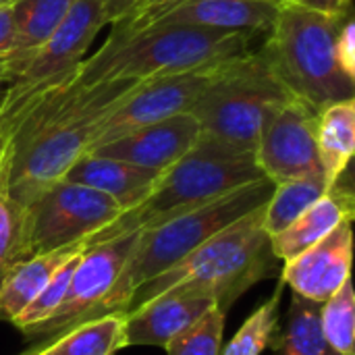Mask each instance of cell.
Instances as JSON below:
<instances>
[{"instance_id":"26","label":"cell","mask_w":355,"mask_h":355,"mask_svg":"<svg viewBox=\"0 0 355 355\" xmlns=\"http://www.w3.org/2000/svg\"><path fill=\"white\" fill-rule=\"evenodd\" d=\"M27 258V210L0 185V268L10 270Z\"/></svg>"},{"instance_id":"15","label":"cell","mask_w":355,"mask_h":355,"mask_svg":"<svg viewBox=\"0 0 355 355\" xmlns=\"http://www.w3.org/2000/svg\"><path fill=\"white\" fill-rule=\"evenodd\" d=\"M218 308L208 295L196 291H164L150 302L125 312V347L166 343L198 322L206 312Z\"/></svg>"},{"instance_id":"10","label":"cell","mask_w":355,"mask_h":355,"mask_svg":"<svg viewBox=\"0 0 355 355\" xmlns=\"http://www.w3.org/2000/svg\"><path fill=\"white\" fill-rule=\"evenodd\" d=\"M216 67L218 62L171 77L139 81L100 125L89 150L108 144L139 127L164 121L181 112H189L202 96V92L206 89V85L210 83Z\"/></svg>"},{"instance_id":"12","label":"cell","mask_w":355,"mask_h":355,"mask_svg":"<svg viewBox=\"0 0 355 355\" xmlns=\"http://www.w3.org/2000/svg\"><path fill=\"white\" fill-rule=\"evenodd\" d=\"M279 6V0H179L168 8L160 10L144 25L131 29L187 25L256 37L268 35L277 19Z\"/></svg>"},{"instance_id":"33","label":"cell","mask_w":355,"mask_h":355,"mask_svg":"<svg viewBox=\"0 0 355 355\" xmlns=\"http://www.w3.org/2000/svg\"><path fill=\"white\" fill-rule=\"evenodd\" d=\"M144 0H100L106 21L108 23H116L121 19H127L129 15H133Z\"/></svg>"},{"instance_id":"9","label":"cell","mask_w":355,"mask_h":355,"mask_svg":"<svg viewBox=\"0 0 355 355\" xmlns=\"http://www.w3.org/2000/svg\"><path fill=\"white\" fill-rule=\"evenodd\" d=\"M316 119L318 110L295 96L266 114L256 146V162L275 185L324 177L316 150Z\"/></svg>"},{"instance_id":"29","label":"cell","mask_w":355,"mask_h":355,"mask_svg":"<svg viewBox=\"0 0 355 355\" xmlns=\"http://www.w3.org/2000/svg\"><path fill=\"white\" fill-rule=\"evenodd\" d=\"M337 56L343 71L349 77H355V25L349 17L343 19L337 33Z\"/></svg>"},{"instance_id":"31","label":"cell","mask_w":355,"mask_h":355,"mask_svg":"<svg viewBox=\"0 0 355 355\" xmlns=\"http://www.w3.org/2000/svg\"><path fill=\"white\" fill-rule=\"evenodd\" d=\"M175 2H179V0H144L141 6L133 15H129L127 19H121V21L125 25H129V27H139V25H144L146 21H150L152 17H156L160 10L168 8Z\"/></svg>"},{"instance_id":"6","label":"cell","mask_w":355,"mask_h":355,"mask_svg":"<svg viewBox=\"0 0 355 355\" xmlns=\"http://www.w3.org/2000/svg\"><path fill=\"white\" fill-rule=\"evenodd\" d=\"M293 98L264 48L218 62L210 83L191 106L202 133L256 154L266 114Z\"/></svg>"},{"instance_id":"14","label":"cell","mask_w":355,"mask_h":355,"mask_svg":"<svg viewBox=\"0 0 355 355\" xmlns=\"http://www.w3.org/2000/svg\"><path fill=\"white\" fill-rule=\"evenodd\" d=\"M354 220L341 223L324 239L291 258L283 266V283L293 293L324 304L335 295L347 279H352V254H354Z\"/></svg>"},{"instance_id":"3","label":"cell","mask_w":355,"mask_h":355,"mask_svg":"<svg viewBox=\"0 0 355 355\" xmlns=\"http://www.w3.org/2000/svg\"><path fill=\"white\" fill-rule=\"evenodd\" d=\"M264 206L225 227L179 264L135 289L125 312L164 291H196L212 297L218 310L227 312L239 295L272 277L277 268L270 237L262 227Z\"/></svg>"},{"instance_id":"34","label":"cell","mask_w":355,"mask_h":355,"mask_svg":"<svg viewBox=\"0 0 355 355\" xmlns=\"http://www.w3.org/2000/svg\"><path fill=\"white\" fill-rule=\"evenodd\" d=\"M6 272H8V270L0 268V287H2V283H4V277H6Z\"/></svg>"},{"instance_id":"35","label":"cell","mask_w":355,"mask_h":355,"mask_svg":"<svg viewBox=\"0 0 355 355\" xmlns=\"http://www.w3.org/2000/svg\"><path fill=\"white\" fill-rule=\"evenodd\" d=\"M17 0H0V6H10V4H15Z\"/></svg>"},{"instance_id":"22","label":"cell","mask_w":355,"mask_h":355,"mask_svg":"<svg viewBox=\"0 0 355 355\" xmlns=\"http://www.w3.org/2000/svg\"><path fill=\"white\" fill-rule=\"evenodd\" d=\"M272 349L277 355H339L320 331V304L297 293L291 297L287 324L279 331Z\"/></svg>"},{"instance_id":"16","label":"cell","mask_w":355,"mask_h":355,"mask_svg":"<svg viewBox=\"0 0 355 355\" xmlns=\"http://www.w3.org/2000/svg\"><path fill=\"white\" fill-rule=\"evenodd\" d=\"M160 175L162 173L141 168L116 158L85 152L73 162L62 179L106 193L123 208V212H127L150 196Z\"/></svg>"},{"instance_id":"36","label":"cell","mask_w":355,"mask_h":355,"mask_svg":"<svg viewBox=\"0 0 355 355\" xmlns=\"http://www.w3.org/2000/svg\"><path fill=\"white\" fill-rule=\"evenodd\" d=\"M0 177H2V150H0Z\"/></svg>"},{"instance_id":"28","label":"cell","mask_w":355,"mask_h":355,"mask_svg":"<svg viewBox=\"0 0 355 355\" xmlns=\"http://www.w3.org/2000/svg\"><path fill=\"white\" fill-rule=\"evenodd\" d=\"M79 256L81 254H77V256H73L71 260H67L56 272H54V277L48 281V285L35 295V300L10 322L15 329H19L21 333H27L29 329H33L35 324H40V322H44L56 308H58V304L62 302V297H64V291H67V287H69V281H71V277H73V272H75V266H77V262H79Z\"/></svg>"},{"instance_id":"13","label":"cell","mask_w":355,"mask_h":355,"mask_svg":"<svg viewBox=\"0 0 355 355\" xmlns=\"http://www.w3.org/2000/svg\"><path fill=\"white\" fill-rule=\"evenodd\" d=\"M200 133L202 129L196 116L191 112H181L164 121L129 131L89 152L156 173H164L193 148Z\"/></svg>"},{"instance_id":"23","label":"cell","mask_w":355,"mask_h":355,"mask_svg":"<svg viewBox=\"0 0 355 355\" xmlns=\"http://www.w3.org/2000/svg\"><path fill=\"white\" fill-rule=\"evenodd\" d=\"M331 187L324 181V177H306V179H293L275 185V191L264 206V220H262V227L268 233V237L285 231L300 214H304Z\"/></svg>"},{"instance_id":"1","label":"cell","mask_w":355,"mask_h":355,"mask_svg":"<svg viewBox=\"0 0 355 355\" xmlns=\"http://www.w3.org/2000/svg\"><path fill=\"white\" fill-rule=\"evenodd\" d=\"M250 35L200 29L187 25L131 29L112 23V33L100 50L85 58L75 83H139L216 64L250 50Z\"/></svg>"},{"instance_id":"25","label":"cell","mask_w":355,"mask_h":355,"mask_svg":"<svg viewBox=\"0 0 355 355\" xmlns=\"http://www.w3.org/2000/svg\"><path fill=\"white\" fill-rule=\"evenodd\" d=\"M320 331L339 355H355V295L352 279L320 304Z\"/></svg>"},{"instance_id":"32","label":"cell","mask_w":355,"mask_h":355,"mask_svg":"<svg viewBox=\"0 0 355 355\" xmlns=\"http://www.w3.org/2000/svg\"><path fill=\"white\" fill-rule=\"evenodd\" d=\"M15 42V21H12V4L0 6V64L6 60Z\"/></svg>"},{"instance_id":"24","label":"cell","mask_w":355,"mask_h":355,"mask_svg":"<svg viewBox=\"0 0 355 355\" xmlns=\"http://www.w3.org/2000/svg\"><path fill=\"white\" fill-rule=\"evenodd\" d=\"M283 287L266 300L235 333V337L225 345L220 355H262L272 347L279 335V304H281Z\"/></svg>"},{"instance_id":"27","label":"cell","mask_w":355,"mask_h":355,"mask_svg":"<svg viewBox=\"0 0 355 355\" xmlns=\"http://www.w3.org/2000/svg\"><path fill=\"white\" fill-rule=\"evenodd\" d=\"M227 312L212 308L189 329L166 343L168 355H220Z\"/></svg>"},{"instance_id":"30","label":"cell","mask_w":355,"mask_h":355,"mask_svg":"<svg viewBox=\"0 0 355 355\" xmlns=\"http://www.w3.org/2000/svg\"><path fill=\"white\" fill-rule=\"evenodd\" d=\"M308 10L327 15V17H335V19H343L347 17L349 10V0H291Z\"/></svg>"},{"instance_id":"21","label":"cell","mask_w":355,"mask_h":355,"mask_svg":"<svg viewBox=\"0 0 355 355\" xmlns=\"http://www.w3.org/2000/svg\"><path fill=\"white\" fill-rule=\"evenodd\" d=\"M123 347L125 314L116 312L71 327L52 339L37 341L21 355H114Z\"/></svg>"},{"instance_id":"2","label":"cell","mask_w":355,"mask_h":355,"mask_svg":"<svg viewBox=\"0 0 355 355\" xmlns=\"http://www.w3.org/2000/svg\"><path fill=\"white\" fill-rule=\"evenodd\" d=\"M260 179L266 177L256 154L200 133L193 148L160 175L150 196L85 239V248L156 227Z\"/></svg>"},{"instance_id":"20","label":"cell","mask_w":355,"mask_h":355,"mask_svg":"<svg viewBox=\"0 0 355 355\" xmlns=\"http://www.w3.org/2000/svg\"><path fill=\"white\" fill-rule=\"evenodd\" d=\"M316 150L322 175L333 187L355 154V98L327 104L316 119Z\"/></svg>"},{"instance_id":"19","label":"cell","mask_w":355,"mask_h":355,"mask_svg":"<svg viewBox=\"0 0 355 355\" xmlns=\"http://www.w3.org/2000/svg\"><path fill=\"white\" fill-rule=\"evenodd\" d=\"M85 243H73L48 254H40L15 264L0 287V320L12 322L33 300L35 295L48 285L54 272L73 256L81 254Z\"/></svg>"},{"instance_id":"8","label":"cell","mask_w":355,"mask_h":355,"mask_svg":"<svg viewBox=\"0 0 355 355\" xmlns=\"http://www.w3.org/2000/svg\"><path fill=\"white\" fill-rule=\"evenodd\" d=\"M25 210L29 258L85 243L123 214V208L106 193L67 179L46 187Z\"/></svg>"},{"instance_id":"7","label":"cell","mask_w":355,"mask_h":355,"mask_svg":"<svg viewBox=\"0 0 355 355\" xmlns=\"http://www.w3.org/2000/svg\"><path fill=\"white\" fill-rule=\"evenodd\" d=\"M106 23L100 0H77L60 27L8 79V87L0 98V127L46 92L73 81L92 42Z\"/></svg>"},{"instance_id":"17","label":"cell","mask_w":355,"mask_h":355,"mask_svg":"<svg viewBox=\"0 0 355 355\" xmlns=\"http://www.w3.org/2000/svg\"><path fill=\"white\" fill-rule=\"evenodd\" d=\"M354 191L341 183V179L304 214H300L285 231L270 237V248L277 260H291L324 239L333 229L345 220H354Z\"/></svg>"},{"instance_id":"4","label":"cell","mask_w":355,"mask_h":355,"mask_svg":"<svg viewBox=\"0 0 355 355\" xmlns=\"http://www.w3.org/2000/svg\"><path fill=\"white\" fill-rule=\"evenodd\" d=\"M272 191L275 183L270 179H260L187 214L139 231L135 248L129 254L110 291L73 327L102 318L106 314H125L135 289L179 264L185 256H189L196 248H200L225 227L264 206L270 200Z\"/></svg>"},{"instance_id":"18","label":"cell","mask_w":355,"mask_h":355,"mask_svg":"<svg viewBox=\"0 0 355 355\" xmlns=\"http://www.w3.org/2000/svg\"><path fill=\"white\" fill-rule=\"evenodd\" d=\"M77 0H17L12 4L15 42L0 64L2 81L10 79L23 62L60 27Z\"/></svg>"},{"instance_id":"11","label":"cell","mask_w":355,"mask_h":355,"mask_svg":"<svg viewBox=\"0 0 355 355\" xmlns=\"http://www.w3.org/2000/svg\"><path fill=\"white\" fill-rule=\"evenodd\" d=\"M137 235L139 231L85 248L79 256V262L58 308L44 322L35 324L23 335L44 341L71 329L110 291L129 254L135 248Z\"/></svg>"},{"instance_id":"38","label":"cell","mask_w":355,"mask_h":355,"mask_svg":"<svg viewBox=\"0 0 355 355\" xmlns=\"http://www.w3.org/2000/svg\"><path fill=\"white\" fill-rule=\"evenodd\" d=\"M279 2H281V4H283V2H291V0H279Z\"/></svg>"},{"instance_id":"37","label":"cell","mask_w":355,"mask_h":355,"mask_svg":"<svg viewBox=\"0 0 355 355\" xmlns=\"http://www.w3.org/2000/svg\"><path fill=\"white\" fill-rule=\"evenodd\" d=\"M0 83H2V77H0ZM0 98H2V89H0Z\"/></svg>"},{"instance_id":"5","label":"cell","mask_w":355,"mask_h":355,"mask_svg":"<svg viewBox=\"0 0 355 355\" xmlns=\"http://www.w3.org/2000/svg\"><path fill=\"white\" fill-rule=\"evenodd\" d=\"M343 19L283 2L262 46L289 92L316 110L355 94V77L343 71L337 56Z\"/></svg>"}]
</instances>
